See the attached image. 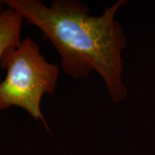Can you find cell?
I'll list each match as a JSON object with an SVG mask.
<instances>
[{
  "label": "cell",
  "instance_id": "cell-3",
  "mask_svg": "<svg viewBox=\"0 0 155 155\" xmlns=\"http://www.w3.org/2000/svg\"><path fill=\"white\" fill-rule=\"evenodd\" d=\"M23 21L22 15L11 8L7 7L0 12V62L6 50L17 47L22 41Z\"/></svg>",
  "mask_w": 155,
  "mask_h": 155
},
{
  "label": "cell",
  "instance_id": "cell-4",
  "mask_svg": "<svg viewBox=\"0 0 155 155\" xmlns=\"http://www.w3.org/2000/svg\"><path fill=\"white\" fill-rule=\"evenodd\" d=\"M5 5V3H4V1H0V12L5 10V8H4Z\"/></svg>",
  "mask_w": 155,
  "mask_h": 155
},
{
  "label": "cell",
  "instance_id": "cell-2",
  "mask_svg": "<svg viewBox=\"0 0 155 155\" xmlns=\"http://www.w3.org/2000/svg\"><path fill=\"white\" fill-rule=\"evenodd\" d=\"M0 67L6 71L0 81V110L20 108L49 130L41 102L46 95L54 93L61 67L48 61L31 37H24L17 47L5 52Z\"/></svg>",
  "mask_w": 155,
  "mask_h": 155
},
{
  "label": "cell",
  "instance_id": "cell-1",
  "mask_svg": "<svg viewBox=\"0 0 155 155\" xmlns=\"http://www.w3.org/2000/svg\"><path fill=\"white\" fill-rule=\"evenodd\" d=\"M5 6L18 11L26 22L41 31L61 58L60 67L76 80L97 74L112 103L126 101L128 89L124 82L127 35L116 18L127 3L117 0L98 16L78 0H5Z\"/></svg>",
  "mask_w": 155,
  "mask_h": 155
}]
</instances>
